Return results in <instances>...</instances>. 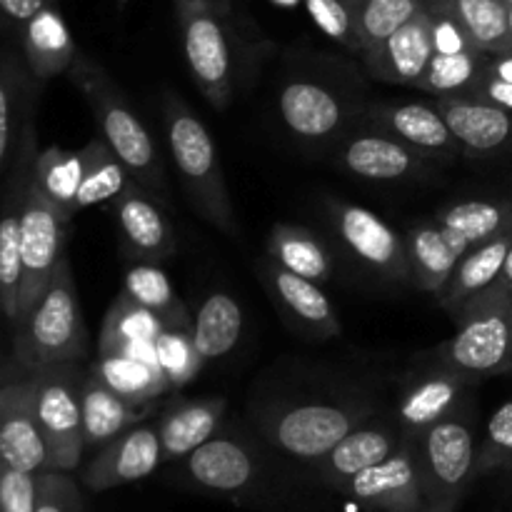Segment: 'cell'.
Wrapping results in <instances>:
<instances>
[{"mask_svg":"<svg viewBox=\"0 0 512 512\" xmlns=\"http://www.w3.org/2000/svg\"><path fill=\"white\" fill-rule=\"evenodd\" d=\"M68 80L93 110L100 138L123 160L135 183L163 198L168 183L158 145L113 75L98 60L78 53L73 68L68 70Z\"/></svg>","mask_w":512,"mask_h":512,"instance_id":"1","label":"cell"},{"mask_svg":"<svg viewBox=\"0 0 512 512\" xmlns=\"http://www.w3.org/2000/svg\"><path fill=\"white\" fill-rule=\"evenodd\" d=\"M88 343L78 285L68 255H63L45 293L15 320V360L28 373L60 363H80L88 355Z\"/></svg>","mask_w":512,"mask_h":512,"instance_id":"2","label":"cell"},{"mask_svg":"<svg viewBox=\"0 0 512 512\" xmlns=\"http://www.w3.org/2000/svg\"><path fill=\"white\" fill-rule=\"evenodd\" d=\"M163 128L170 158L178 168L195 213L225 235L238 233L233 200L213 135L195 110L173 90L163 95Z\"/></svg>","mask_w":512,"mask_h":512,"instance_id":"3","label":"cell"},{"mask_svg":"<svg viewBox=\"0 0 512 512\" xmlns=\"http://www.w3.org/2000/svg\"><path fill=\"white\" fill-rule=\"evenodd\" d=\"M180 43L195 88L215 110L233 100L238 55L223 0H175Z\"/></svg>","mask_w":512,"mask_h":512,"instance_id":"4","label":"cell"},{"mask_svg":"<svg viewBox=\"0 0 512 512\" xmlns=\"http://www.w3.org/2000/svg\"><path fill=\"white\" fill-rule=\"evenodd\" d=\"M455 333L435 360L473 380L512 370V293L488 288L453 315Z\"/></svg>","mask_w":512,"mask_h":512,"instance_id":"5","label":"cell"},{"mask_svg":"<svg viewBox=\"0 0 512 512\" xmlns=\"http://www.w3.org/2000/svg\"><path fill=\"white\" fill-rule=\"evenodd\" d=\"M473 420V398H468L453 415L413 438L428 508L455 510L478 478L480 445Z\"/></svg>","mask_w":512,"mask_h":512,"instance_id":"6","label":"cell"},{"mask_svg":"<svg viewBox=\"0 0 512 512\" xmlns=\"http://www.w3.org/2000/svg\"><path fill=\"white\" fill-rule=\"evenodd\" d=\"M370 418H375V408L368 400H310L273 405L258 415V425L275 448L305 463H318Z\"/></svg>","mask_w":512,"mask_h":512,"instance_id":"7","label":"cell"},{"mask_svg":"<svg viewBox=\"0 0 512 512\" xmlns=\"http://www.w3.org/2000/svg\"><path fill=\"white\" fill-rule=\"evenodd\" d=\"M35 410L50 450V470L70 473L80 465L83 435V378L80 363L35 370Z\"/></svg>","mask_w":512,"mask_h":512,"instance_id":"8","label":"cell"},{"mask_svg":"<svg viewBox=\"0 0 512 512\" xmlns=\"http://www.w3.org/2000/svg\"><path fill=\"white\" fill-rule=\"evenodd\" d=\"M328 220L355 263L388 283H410L405 233H398L373 210L335 198H328Z\"/></svg>","mask_w":512,"mask_h":512,"instance_id":"9","label":"cell"},{"mask_svg":"<svg viewBox=\"0 0 512 512\" xmlns=\"http://www.w3.org/2000/svg\"><path fill=\"white\" fill-rule=\"evenodd\" d=\"M35 128L25 133L15 153L13 168L5 175L3 220H0V308L3 315L15 325L20 315V290H23V215L28 203L33 163L38 155Z\"/></svg>","mask_w":512,"mask_h":512,"instance_id":"10","label":"cell"},{"mask_svg":"<svg viewBox=\"0 0 512 512\" xmlns=\"http://www.w3.org/2000/svg\"><path fill=\"white\" fill-rule=\"evenodd\" d=\"M335 160L340 168L360 180L373 183H408L423 180L435 170V160L405 145L395 135L365 123L360 128H350L338 140Z\"/></svg>","mask_w":512,"mask_h":512,"instance_id":"11","label":"cell"},{"mask_svg":"<svg viewBox=\"0 0 512 512\" xmlns=\"http://www.w3.org/2000/svg\"><path fill=\"white\" fill-rule=\"evenodd\" d=\"M0 465L43 473L50 470V450L35 410L33 375L5 380L0 390Z\"/></svg>","mask_w":512,"mask_h":512,"instance_id":"12","label":"cell"},{"mask_svg":"<svg viewBox=\"0 0 512 512\" xmlns=\"http://www.w3.org/2000/svg\"><path fill=\"white\" fill-rule=\"evenodd\" d=\"M278 113L293 138L318 145L343 138L350 108L343 95L313 78H290L278 90Z\"/></svg>","mask_w":512,"mask_h":512,"instance_id":"13","label":"cell"},{"mask_svg":"<svg viewBox=\"0 0 512 512\" xmlns=\"http://www.w3.org/2000/svg\"><path fill=\"white\" fill-rule=\"evenodd\" d=\"M65 238H68V223L33 188V180H30V193L23 215V290H20V313H25L50 285L65 255Z\"/></svg>","mask_w":512,"mask_h":512,"instance_id":"14","label":"cell"},{"mask_svg":"<svg viewBox=\"0 0 512 512\" xmlns=\"http://www.w3.org/2000/svg\"><path fill=\"white\" fill-rule=\"evenodd\" d=\"M340 493L353 498L365 512H423L428 503L420 483L413 438H405L383 463L355 475Z\"/></svg>","mask_w":512,"mask_h":512,"instance_id":"15","label":"cell"},{"mask_svg":"<svg viewBox=\"0 0 512 512\" xmlns=\"http://www.w3.org/2000/svg\"><path fill=\"white\" fill-rule=\"evenodd\" d=\"M118 225L120 248L135 263H163L178 250V238L158 195L133 183L115 203H110Z\"/></svg>","mask_w":512,"mask_h":512,"instance_id":"16","label":"cell"},{"mask_svg":"<svg viewBox=\"0 0 512 512\" xmlns=\"http://www.w3.org/2000/svg\"><path fill=\"white\" fill-rule=\"evenodd\" d=\"M163 463L158 420H143L98 450V455L83 470V483L93 493H103L120 485L138 483Z\"/></svg>","mask_w":512,"mask_h":512,"instance_id":"17","label":"cell"},{"mask_svg":"<svg viewBox=\"0 0 512 512\" xmlns=\"http://www.w3.org/2000/svg\"><path fill=\"white\" fill-rule=\"evenodd\" d=\"M475 383L478 380L435 360L433 368L423 370L405 385L395 408V423L405 438H418L430 425L453 415L470 398V388Z\"/></svg>","mask_w":512,"mask_h":512,"instance_id":"18","label":"cell"},{"mask_svg":"<svg viewBox=\"0 0 512 512\" xmlns=\"http://www.w3.org/2000/svg\"><path fill=\"white\" fill-rule=\"evenodd\" d=\"M365 123L403 140L435 163H450L463 153L458 138L438 105L428 103H370L363 113Z\"/></svg>","mask_w":512,"mask_h":512,"instance_id":"19","label":"cell"},{"mask_svg":"<svg viewBox=\"0 0 512 512\" xmlns=\"http://www.w3.org/2000/svg\"><path fill=\"white\" fill-rule=\"evenodd\" d=\"M435 55V23L433 13L425 5L413 20L380 40L373 48L363 50L365 70L380 83L390 85H415L423 78L425 68Z\"/></svg>","mask_w":512,"mask_h":512,"instance_id":"20","label":"cell"},{"mask_svg":"<svg viewBox=\"0 0 512 512\" xmlns=\"http://www.w3.org/2000/svg\"><path fill=\"white\" fill-rule=\"evenodd\" d=\"M460 148L470 158L512 155V110L473 95L435 98Z\"/></svg>","mask_w":512,"mask_h":512,"instance_id":"21","label":"cell"},{"mask_svg":"<svg viewBox=\"0 0 512 512\" xmlns=\"http://www.w3.org/2000/svg\"><path fill=\"white\" fill-rule=\"evenodd\" d=\"M43 80L30 70L25 55L3 50L0 60V175L13 168L15 153L25 140V133L35 128V103Z\"/></svg>","mask_w":512,"mask_h":512,"instance_id":"22","label":"cell"},{"mask_svg":"<svg viewBox=\"0 0 512 512\" xmlns=\"http://www.w3.org/2000/svg\"><path fill=\"white\" fill-rule=\"evenodd\" d=\"M403 440L405 433L395 420L390 423V420L370 418L368 423L358 425L348 438L340 440L323 460L313 463L315 473L333 490H343L355 475L390 458L403 445Z\"/></svg>","mask_w":512,"mask_h":512,"instance_id":"23","label":"cell"},{"mask_svg":"<svg viewBox=\"0 0 512 512\" xmlns=\"http://www.w3.org/2000/svg\"><path fill=\"white\" fill-rule=\"evenodd\" d=\"M258 273L275 303L288 313V318L298 328L308 330L313 338L320 340L335 338L343 330V323H340L323 285L280 268L270 258L258 265Z\"/></svg>","mask_w":512,"mask_h":512,"instance_id":"24","label":"cell"},{"mask_svg":"<svg viewBox=\"0 0 512 512\" xmlns=\"http://www.w3.org/2000/svg\"><path fill=\"white\" fill-rule=\"evenodd\" d=\"M185 478L210 493L235 495L258 480L260 463L253 450L235 438L215 435L205 445L183 458Z\"/></svg>","mask_w":512,"mask_h":512,"instance_id":"25","label":"cell"},{"mask_svg":"<svg viewBox=\"0 0 512 512\" xmlns=\"http://www.w3.org/2000/svg\"><path fill=\"white\" fill-rule=\"evenodd\" d=\"M405 240H408L410 255V285L433 298H440L470 248L438 220L410 225Z\"/></svg>","mask_w":512,"mask_h":512,"instance_id":"26","label":"cell"},{"mask_svg":"<svg viewBox=\"0 0 512 512\" xmlns=\"http://www.w3.org/2000/svg\"><path fill=\"white\" fill-rule=\"evenodd\" d=\"M225 398L183 400L158 415V433L163 443V460L188 458L193 450L215 438L225 418Z\"/></svg>","mask_w":512,"mask_h":512,"instance_id":"27","label":"cell"},{"mask_svg":"<svg viewBox=\"0 0 512 512\" xmlns=\"http://www.w3.org/2000/svg\"><path fill=\"white\" fill-rule=\"evenodd\" d=\"M18 40L30 70L43 83L58 78V75H68L78 58L73 35H70L58 5L40 10L30 23H25L18 33Z\"/></svg>","mask_w":512,"mask_h":512,"instance_id":"28","label":"cell"},{"mask_svg":"<svg viewBox=\"0 0 512 512\" xmlns=\"http://www.w3.org/2000/svg\"><path fill=\"white\" fill-rule=\"evenodd\" d=\"M153 410L155 408L130 403L128 398L115 393L108 383H103L98 375L88 370L83 378L85 448H103L128 428L148 420Z\"/></svg>","mask_w":512,"mask_h":512,"instance_id":"29","label":"cell"},{"mask_svg":"<svg viewBox=\"0 0 512 512\" xmlns=\"http://www.w3.org/2000/svg\"><path fill=\"white\" fill-rule=\"evenodd\" d=\"M428 5L453 20L473 48L488 55L512 53L510 5L505 0H428Z\"/></svg>","mask_w":512,"mask_h":512,"instance_id":"30","label":"cell"},{"mask_svg":"<svg viewBox=\"0 0 512 512\" xmlns=\"http://www.w3.org/2000/svg\"><path fill=\"white\" fill-rule=\"evenodd\" d=\"M510 248L512 230L470 248L468 253H465V258L460 260L458 268H455L453 278L448 280L445 290L440 293V308L453 318V315L460 313L470 300H475L480 293L493 288L495 280L500 278V270H503Z\"/></svg>","mask_w":512,"mask_h":512,"instance_id":"31","label":"cell"},{"mask_svg":"<svg viewBox=\"0 0 512 512\" xmlns=\"http://www.w3.org/2000/svg\"><path fill=\"white\" fill-rule=\"evenodd\" d=\"M85 173V150H65L58 145L38 150L33 163V188L53 205L65 223L78 215V190Z\"/></svg>","mask_w":512,"mask_h":512,"instance_id":"32","label":"cell"},{"mask_svg":"<svg viewBox=\"0 0 512 512\" xmlns=\"http://www.w3.org/2000/svg\"><path fill=\"white\" fill-rule=\"evenodd\" d=\"M268 258L300 278L328 283L333 278V255L315 230L305 225L278 223L268 238Z\"/></svg>","mask_w":512,"mask_h":512,"instance_id":"33","label":"cell"},{"mask_svg":"<svg viewBox=\"0 0 512 512\" xmlns=\"http://www.w3.org/2000/svg\"><path fill=\"white\" fill-rule=\"evenodd\" d=\"M243 328V308L225 290L210 293L193 315V338L205 363L225 358L240 343Z\"/></svg>","mask_w":512,"mask_h":512,"instance_id":"34","label":"cell"},{"mask_svg":"<svg viewBox=\"0 0 512 512\" xmlns=\"http://www.w3.org/2000/svg\"><path fill=\"white\" fill-rule=\"evenodd\" d=\"M90 373L98 375L103 383H108L115 393L128 398L130 403L145 405V408H155L160 395L173 390L160 365L125 358L118 353H98V358L90 365Z\"/></svg>","mask_w":512,"mask_h":512,"instance_id":"35","label":"cell"},{"mask_svg":"<svg viewBox=\"0 0 512 512\" xmlns=\"http://www.w3.org/2000/svg\"><path fill=\"white\" fill-rule=\"evenodd\" d=\"M443 228H448L455 238L463 240L468 248L493 240L512 230V198L495 200H460L448 205L435 215Z\"/></svg>","mask_w":512,"mask_h":512,"instance_id":"36","label":"cell"},{"mask_svg":"<svg viewBox=\"0 0 512 512\" xmlns=\"http://www.w3.org/2000/svg\"><path fill=\"white\" fill-rule=\"evenodd\" d=\"M85 173L78 190V213L93 205H110L135 183L123 160L113 153L103 138L85 145Z\"/></svg>","mask_w":512,"mask_h":512,"instance_id":"37","label":"cell"},{"mask_svg":"<svg viewBox=\"0 0 512 512\" xmlns=\"http://www.w3.org/2000/svg\"><path fill=\"white\" fill-rule=\"evenodd\" d=\"M123 293L163 318L168 328H190L193 315L175 293L173 283L160 263H135L125 273Z\"/></svg>","mask_w":512,"mask_h":512,"instance_id":"38","label":"cell"},{"mask_svg":"<svg viewBox=\"0 0 512 512\" xmlns=\"http://www.w3.org/2000/svg\"><path fill=\"white\" fill-rule=\"evenodd\" d=\"M488 53L480 50H458V53H435L430 65L425 68L423 78L413 85L420 93L435 95V98H458L470 95L478 80L485 75Z\"/></svg>","mask_w":512,"mask_h":512,"instance_id":"39","label":"cell"},{"mask_svg":"<svg viewBox=\"0 0 512 512\" xmlns=\"http://www.w3.org/2000/svg\"><path fill=\"white\" fill-rule=\"evenodd\" d=\"M165 328L168 325L163 323L160 315H155L145 305L135 303L125 293H118V298L110 303L108 313H105L98 353H110L118 345L133 343V340H158L165 333Z\"/></svg>","mask_w":512,"mask_h":512,"instance_id":"40","label":"cell"},{"mask_svg":"<svg viewBox=\"0 0 512 512\" xmlns=\"http://www.w3.org/2000/svg\"><path fill=\"white\" fill-rule=\"evenodd\" d=\"M345 3L353 10L360 53H363L413 20L428 5V0H345Z\"/></svg>","mask_w":512,"mask_h":512,"instance_id":"41","label":"cell"},{"mask_svg":"<svg viewBox=\"0 0 512 512\" xmlns=\"http://www.w3.org/2000/svg\"><path fill=\"white\" fill-rule=\"evenodd\" d=\"M160 368L168 375L170 388L180 390L193 383L205 368V358L200 355L193 338V325L190 328H165L158 338Z\"/></svg>","mask_w":512,"mask_h":512,"instance_id":"42","label":"cell"},{"mask_svg":"<svg viewBox=\"0 0 512 512\" xmlns=\"http://www.w3.org/2000/svg\"><path fill=\"white\" fill-rule=\"evenodd\" d=\"M512 465V400L500 405L488 420L478 448V478L495 470H510Z\"/></svg>","mask_w":512,"mask_h":512,"instance_id":"43","label":"cell"},{"mask_svg":"<svg viewBox=\"0 0 512 512\" xmlns=\"http://www.w3.org/2000/svg\"><path fill=\"white\" fill-rule=\"evenodd\" d=\"M303 3L308 8L310 18L315 20V25L325 35H330L340 45H345V48L360 55L358 28H355L353 10H350V5L345 0H303Z\"/></svg>","mask_w":512,"mask_h":512,"instance_id":"44","label":"cell"},{"mask_svg":"<svg viewBox=\"0 0 512 512\" xmlns=\"http://www.w3.org/2000/svg\"><path fill=\"white\" fill-rule=\"evenodd\" d=\"M38 512H85L78 483L63 470L38 473Z\"/></svg>","mask_w":512,"mask_h":512,"instance_id":"45","label":"cell"},{"mask_svg":"<svg viewBox=\"0 0 512 512\" xmlns=\"http://www.w3.org/2000/svg\"><path fill=\"white\" fill-rule=\"evenodd\" d=\"M0 512H38V473L0 468Z\"/></svg>","mask_w":512,"mask_h":512,"instance_id":"46","label":"cell"},{"mask_svg":"<svg viewBox=\"0 0 512 512\" xmlns=\"http://www.w3.org/2000/svg\"><path fill=\"white\" fill-rule=\"evenodd\" d=\"M430 8V5H428ZM433 13V23H435V53H458V50H478L470 45V40L465 38L463 30L453 23L450 18H445L443 13ZM483 53V50H480Z\"/></svg>","mask_w":512,"mask_h":512,"instance_id":"47","label":"cell"},{"mask_svg":"<svg viewBox=\"0 0 512 512\" xmlns=\"http://www.w3.org/2000/svg\"><path fill=\"white\" fill-rule=\"evenodd\" d=\"M50 5H55V0H0L5 25L15 28V33H20L25 23H30L40 10L50 8Z\"/></svg>","mask_w":512,"mask_h":512,"instance_id":"48","label":"cell"},{"mask_svg":"<svg viewBox=\"0 0 512 512\" xmlns=\"http://www.w3.org/2000/svg\"><path fill=\"white\" fill-rule=\"evenodd\" d=\"M473 98H483L488 103L500 105V108L512 110V83L503 78H495V75L485 73L483 78L478 80V85L473 88Z\"/></svg>","mask_w":512,"mask_h":512,"instance_id":"49","label":"cell"},{"mask_svg":"<svg viewBox=\"0 0 512 512\" xmlns=\"http://www.w3.org/2000/svg\"><path fill=\"white\" fill-rule=\"evenodd\" d=\"M485 73L495 75V78H503L512 83V53L505 55H490L488 65H485Z\"/></svg>","mask_w":512,"mask_h":512,"instance_id":"50","label":"cell"},{"mask_svg":"<svg viewBox=\"0 0 512 512\" xmlns=\"http://www.w3.org/2000/svg\"><path fill=\"white\" fill-rule=\"evenodd\" d=\"M493 288L503 290V293H512V248H510L508 258H505L503 270H500V278L495 280Z\"/></svg>","mask_w":512,"mask_h":512,"instance_id":"51","label":"cell"},{"mask_svg":"<svg viewBox=\"0 0 512 512\" xmlns=\"http://www.w3.org/2000/svg\"><path fill=\"white\" fill-rule=\"evenodd\" d=\"M273 3H278V5H285V8H293V5H298L300 0H273Z\"/></svg>","mask_w":512,"mask_h":512,"instance_id":"52","label":"cell"},{"mask_svg":"<svg viewBox=\"0 0 512 512\" xmlns=\"http://www.w3.org/2000/svg\"><path fill=\"white\" fill-rule=\"evenodd\" d=\"M423 512H455L453 508H425Z\"/></svg>","mask_w":512,"mask_h":512,"instance_id":"53","label":"cell"},{"mask_svg":"<svg viewBox=\"0 0 512 512\" xmlns=\"http://www.w3.org/2000/svg\"><path fill=\"white\" fill-rule=\"evenodd\" d=\"M505 3H508V5H510V8H512V0H505Z\"/></svg>","mask_w":512,"mask_h":512,"instance_id":"54","label":"cell"},{"mask_svg":"<svg viewBox=\"0 0 512 512\" xmlns=\"http://www.w3.org/2000/svg\"><path fill=\"white\" fill-rule=\"evenodd\" d=\"M510 23H512V8H510Z\"/></svg>","mask_w":512,"mask_h":512,"instance_id":"55","label":"cell"},{"mask_svg":"<svg viewBox=\"0 0 512 512\" xmlns=\"http://www.w3.org/2000/svg\"><path fill=\"white\" fill-rule=\"evenodd\" d=\"M510 470H512V465H510Z\"/></svg>","mask_w":512,"mask_h":512,"instance_id":"56","label":"cell"}]
</instances>
